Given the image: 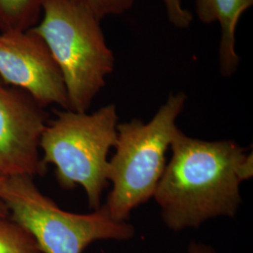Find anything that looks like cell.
<instances>
[{"instance_id":"277c9868","label":"cell","mask_w":253,"mask_h":253,"mask_svg":"<svg viewBox=\"0 0 253 253\" xmlns=\"http://www.w3.org/2000/svg\"><path fill=\"white\" fill-rule=\"evenodd\" d=\"M118 119L113 103L91 114L55 111V118L48 121L41 136L43 165H54L64 190L81 186L92 210L101 207L109 185L108 154L117 144Z\"/></svg>"},{"instance_id":"5bb4252c","label":"cell","mask_w":253,"mask_h":253,"mask_svg":"<svg viewBox=\"0 0 253 253\" xmlns=\"http://www.w3.org/2000/svg\"><path fill=\"white\" fill-rule=\"evenodd\" d=\"M6 177L7 176L0 174V188H1V186H2V184H3V182H4ZM0 216H9L8 208H6V206L4 205V203L1 200H0Z\"/></svg>"},{"instance_id":"7a4b0ae2","label":"cell","mask_w":253,"mask_h":253,"mask_svg":"<svg viewBox=\"0 0 253 253\" xmlns=\"http://www.w3.org/2000/svg\"><path fill=\"white\" fill-rule=\"evenodd\" d=\"M186 101L184 92L170 94L148 122L134 118L118 123L116 152L107 172L112 189L104 204L114 219L127 221L136 208L153 198Z\"/></svg>"},{"instance_id":"9c48e42d","label":"cell","mask_w":253,"mask_h":253,"mask_svg":"<svg viewBox=\"0 0 253 253\" xmlns=\"http://www.w3.org/2000/svg\"><path fill=\"white\" fill-rule=\"evenodd\" d=\"M44 0H0L1 32L28 31L36 27Z\"/></svg>"},{"instance_id":"5b68a950","label":"cell","mask_w":253,"mask_h":253,"mask_svg":"<svg viewBox=\"0 0 253 253\" xmlns=\"http://www.w3.org/2000/svg\"><path fill=\"white\" fill-rule=\"evenodd\" d=\"M0 200L43 253H83L96 241H127L135 235L132 224L114 219L104 205L88 214L65 211L39 190L30 176H7Z\"/></svg>"},{"instance_id":"8fae6325","label":"cell","mask_w":253,"mask_h":253,"mask_svg":"<svg viewBox=\"0 0 253 253\" xmlns=\"http://www.w3.org/2000/svg\"><path fill=\"white\" fill-rule=\"evenodd\" d=\"M92 11L98 18L121 15L131 9L136 0H74Z\"/></svg>"},{"instance_id":"30bf717a","label":"cell","mask_w":253,"mask_h":253,"mask_svg":"<svg viewBox=\"0 0 253 253\" xmlns=\"http://www.w3.org/2000/svg\"><path fill=\"white\" fill-rule=\"evenodd\" d=\"M0 253H43L35 239L10 216H0Z\"/></svg>"},{"instance_id":"6da1fadb","label":"cell","mask_w":253,"mask_h":253,"mask_svg":"<svg viewBox=\"0 0 253 253\" xmlns=\"http://www.w3.org/2000/svg\"><path fill=\"white\" fill-rule=\"evenodd\" d=\"M154 199L172 232L198 229L210 219L235 217L240 188L253 176V152L234 140L204 141L178 130Z\"/></svg>"},{"instance_id":"7c38bea8","label":"cell","mask_w":253,"mask_h":253,"mask_svg":"<svg viewBox=\"0 0 253 253\" xmlns=\"http://www.w3.org/2000/svg\"><path fill=\"white\" fill-rule=\"evenodd\" d=\"M168 21L173 27L179 29H186L193 21V15L185 9L182 0H163Z\"/></svg>"},{"instance_id":"8992f818","label":"cell","mask_w":253,"mask_h":253,"mask_svg":"<svg viewBox=\"0 0 253 253\" xmlns=\"http://www.w3.org/2000/svg\"><path fill=\"white\" fill-rule=\"evenodd\" d=\"M48 121L30 94L0 77V174L34 178L45 173L40 140Z\"/></svg>"},{"instance_id":"ba28073f","label":"cell","mask_w":253,"mask_h":253,"mask_svg":"<svg viewBox=\"0 0 253 253\" xmlns=\"http://www.w3.org/2000/svg\"><path fill=\"white\" fill-rule=\"evenodd\" d=\"M253 6V0H195V13L203 24L217 22L220 27L218 63L222 76L236 72L240 56L235 50V32L239 19Z\"/></svg>"},{"instance_id":"3957f363","label":"cell","mask_w":253,"mask_h":253,"mask_svg":"<svg viewBox=\"0 0 253 253\" xmlns=\"http://www.w3.org/2000/svg\"><path fill=\"white\" fill-rule=\"evenodd\" d=\"M30 30L45 42L63 77L69 110L86 113L115 70L100 19L74 0H44Z\"/></svg>"},{"instance_id":"52a82bcc","label":"cell","mask_w":253,"mask_h":253,"mask_svg":"<svg viewBox=\"0 0 253 253\" xmlns=\"http://www.w3.org/2000/svg\"><path fill=\"white\" fill-rule=\"evenodd\" d=\"M0 77L30 94L45 108L69 110L63 77L43 40L31 30L1 32Z\"/></svg>"},{"instance_id":"4fadbf2b","label":"cell","mask_w":253,"mask_h":253,"mask_svg":"<svg viewBox=\"0 0 253 253\" xmlns=\"http://www.w3.org/2000/svg\"><path fill=\"white\" fill-rule=\"evenodd\" d=\"M188 253H217L210 245L198 241H190L188 247Z\"/></svg>"}]
</instances>
